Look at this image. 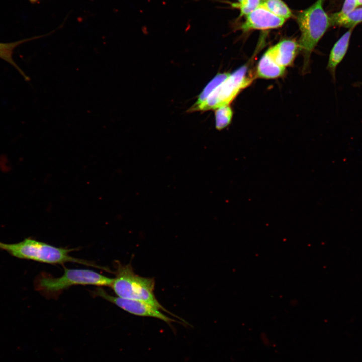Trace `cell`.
Segmentation results:
<instances>
[{
	"mask_svg": "<svg viewBox=\"0 0 362 362\" xmlns=\"http://www.w3.org/2000/svg\"><path fill=\"white\" fill-rule=\"evenodd\" d=\"M155 283L154 278L144 277L136 274L131 263L123 265L118 262L116 277L113 278L111 287L119 297L146 302L186 322L166 310L159 302L154 293Z\"/></svg>",
	"mask_w": 362,
	"mask_h": 362,
	"instance_id": "cell-1",
	"label": "cell"
},
{
	"mask_svg": "<svg viewBox=\"0 0 362 362\" xmlns=\"http://www.w3.org/2000/svg\"><path fill=\"white\" fill-rule=\"evenodd\" d=\"M323 2L324 0H317L297 16V22L301 32L298 42L299 51L303 56V69L305 70L309 65L312 52L331 26L330 16L324 10Z\"/></svg>",
	"mask_w": 362,
	"mask_h": 362,
	"instance_id": "cell-2",
	"label": "cell"
},
{
	"mask_svg": "<svg viewBox=\"0 0 362 362\" xmlns=\"http://www.w3.org/2000/svg\"><path fill=\"white\" fill-rule=\"evenodd\" d=\"M0 249L20 259L52 264L75 262L105 269L88 261L72 257L69 255L73 251L72 249L56 247L32 238H26L14 244L0 242Z\"/></svg>",
	"mask_w": 362,
	"mask_h": 362,
	"instance_id": "cell-3",
	"label": "cell"
},
{
	"mask_svg": "<svg viewBox=\"0 0 362 362\" xmlns=\"http://www.w3.org/2000/svg\"><path fill=\"white\" fill-rule=\"evenodd\" d=\"M113 279L88 269L65 268L63 274L54 277L41 274L36 279L37 290L48 296H56L63 290L72 286L92 285L110 286Z\"/></svg>",
	"mask_w": 362,
	"mask_h": 362,
	"instance_id": "cell-4",
	"label": "cell"
},
{
	"mask_svg": "<svg viewBox=\"0 0 362 362\" xmlns=\"http://www.w3.org/2000/svg\"><path fill=\"white\" fill-rule=\"evenodd\" d=\"M256 76L249 72L248 65H244L228 76L220 83L200 104L191 107L188 112L205 111L217 109L229 105L237 95L249 86Z\"/></svg>",
	"mask_w": 362,
	"mask_h": 362,
	"instance_id": "cell-5",
	"label": "cell"
},
{
	"mask_svg": "<svg viewBox=\"0 0 362 362\" xmlns=\"http://www.w3.org/2000/svg\"><path fill=\"white\" fill-rule=\"evenodd\" d=\"M94 294L115 304L124 311L139 316L149 317L161 320L172 327V323L178 322L162 313L160 309L146 302L122 298L109 294L103 288H97Z\"/></svg>",
	"mask_w": 362,
	"mask_h": 362,
	"instance_id": "cell-6",
	"label": "cell"
},
{
	"mask_svg": "<svg viewBox=\"0 0 362 362\" xmlns=\"http://www.w3.org/2000/svg\"><path fill=\"white\" fill-rule=\"evenodd\" d=\"M245 17V21L238 27L243 32L278 28L286 21L273 14L262 5Z\"/></svg>",
	"mask_w": 362,
	"mask_h": 362,
	"instance_id": "cell-7",
	"label": "cell"
},
{
	"mask_svg": "<svg viewBox=\"0 0 362 362\" xmlns=\"http://www.w3.org/2000/svg\"><path fill=\"white\" fill-rule=\"evenodd\" d=\"M276 61L281 66L292 65L299 51L298 42L292 39H284L269 48Z\"/></svg>",
	"mask_w": 362,
	"mask_h": 362,
	"instance_id": "cell-8",
	"label": "cell"
},
{
	"mask_svg": "<svg viewBox=\"0 0 362 362\" xmlns=\"http://www.w3.org/2000/svg\"><path fill=\"white\" fill-rule=\"evenodd\" d=\"M286 68L276 61L269 49L260 59L256 68V77L263 79H275L285 73Z\"/></svg>",
	"mask_w": 362,
	"mask_h": 362,
	"instance_id": "cell-9",
	"label": "cell"
},
{
	"mask_svg": "<svg viewBox=\"0 0 362 362\" xmlns=\"http://www.w3.org/2000/svg\"><path fill=\"white\" fill-rule=\"evenodd\" d=\"M353 28H350L346 31L336 42L330 51L327 69L334 78L337 66L342 61L347 52Z\"/></svg>",
	"mask_w": 362,
	"mask_h": 362,
	"instance_id": "cell-10",
	"label": "cell"
},
{
	"mask_svg": "<svg viewBox=\"0 0 362 362\" xmlns=\"http://www.w3.org/2000/svg\"><path fill=\"white\" fill-rule=\"evenodd\" d=\"M262 5L274 15L286 20L293 16L292 12L283 0H265Z\"/></svg>",
	"mask_w": 362,
	"mask_h": 362,
	"instance_id": "cell-11",
	"label": "cell"
},
{
	"mask_svg": "<svg viewBox=\"0 0 362 362\" xmlns=\"http://www.w3.org/2000/svg\"><path fill=\"white\" fill-rule=\"evenodd\" d=\"M233 112L229 105L224 106L216 109L215 127L218 130L226 128L231 123Z\"/></svg>",
	"mask_w": 362,
	"mask_h": 362,
	"instance_id": "cell-12",
	"label": "cell"
},
{
	"mask_svg": "<svg viewBox=\"0 0 362 362\" xmlns=\"http://www.w3.org/2000/svg\"><path fill=\"white\" fill-rule=\"evenodd\" d=\"M25 41V40L8 43H0V58L6 61L15 67L22 75L26 77L24 73L21 71L19 67H18L12 58V54L14 49L18 45Z\"/></svg>",
	"mask_w": 362,
	"mask_h": 362,
	"instance_id": "cell-13",
	"label": "cell"
},
{
	"mask_svg": "<svg viewBox=\"0 0 362 362\" xmlns=\"http://www.w3.org/2000/svg\"><path fill=\"white\" fill-rule=\"evenodd\" d=\"M229 74V73H223L216 75L200 94L196 102L192 107L197 106L202 103L209 95L228 76Z\"/></svg>",
	"mask_w": 362,
	"mask_h": 362,
	"instance_id": "cell-14",
	"label": "cell"
},
{
	"mask_svg": "<svg viewBox=\"0 0 362 362\" xmlns=\"http://www.w3.org/2000/svg\"><path fill=\"white\" fill-rule=\"evenodd\" d=\"M362 22V7L355 8L345 17L337 20L334 25L344 27L354 28L358 24Z\"/></svg>",
	"mask_w": 362,
	"mask_h": 362,
	"instance_id": "cell-15",
	"label": "cell"
},
{
	"mask_svg": "<svg viewBox=\"0 0 362 362\" xmlns=\"http://www.w3.org/2000/svg\"><path fill=\"white\" fill-rule=\"evenodd\" d=\"M265 0H242L240 2L229 3L232 8L240 11L239 18L245 16L263 4Z\"/></svg>",
	"mask_w": 362,
	"mask_h": 362,
	"instance_id": "cell-16",
	"label": "cell"
},
{
	"mask_svg": "<svg viewBox=\"0 0 362 362\" xmlns=\"http://www.w3.org/2000/svg\"><path fill=\"white\" fill-rule=\"evenodd\" d=\"M357 6V0H345L341 10L330 16L331 26H333L337 20L351 13Z\"/></svg>",
	"mask_w": 362,
	"mask_h": 362,
	"instance_id": "cell-17",
	"label": "cell"
},
{
	"mask_svg": "<svg viewBox=\"0 0 362 362\" xmlns=\"http://www.w3.org/2000/svg\"><path fill=\"white\" fill-rule=\"evenodd\" d=\"M362 5V0H357V6Z\"/></svg>",
	"mask_w": 362,
	"mask_h": 362,
	"instance_id": "cell-18",
	"label": "cell"
},
{
	"mask_svg": "<svg viewBox=\"0 0 362 362\" xmlns=\"http://www.w3.org/2000/svg\"><path fill=\"white\" fill-rule=\"evenodd\" d=\"M31 3H34L38 0H29Z\"/></svg>",
	"mask_w": 362,
	"mask_h": 362,
	"instance_id": "cell-19",
	"label": "cell"
},
{
	"mask_svg": "<svg viewBox=\"0 0 362 362\" xmlns=\"http://www.w3.org/2000/svg\"><path fill=\"white\" fill-rule=\"evenodd\" d=\"M237 1H238V2H241L242 0H237Z\"/></svg>",
	"mask_w": 362,
	"mask_h": 362,
	"instance_id": "cell-20",
	"label": "cell"
}]
</instances>
